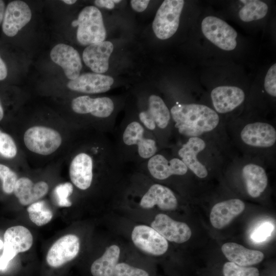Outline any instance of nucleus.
I'll use <instances>...</instances> for the list:
<instances>
[{
  "instance_id": "obj_9",
  "label": "nucleus",
  "mask_w": 276,
  "mask_h": 276,
  "mask_svg": "<svg viewBox=\"0 0 276 276\" xmlns=\"http://www.w3.org/2000/svg\"><path fill=\"white\" fill-rule=\"evenodd\" d=\"M32 13L29 6L21 1L10 2L5 10L2 30L5 35L13 37L31 20Z\"/></svg>"
},
{
  "instance_id": "obj_35",
  "label": "nucleus",
  "mask_w": 276,
  "mask_h": 276,
  "mask_svg": "<svg viewBox=\"0 0 276 276\" xmlns=\"http://www.w3.org/2000/svg\"><path fill=\"white\" fill-rule=\"evenodd\" d=\"M264 88L266 92L273 97L276 96V64H273L268 70L264 81Z\"/></svg>"
},
{
  "instance_id": "obj_20",
  "label": "nucleus",
  "mask_w": 276,
  "mask_h": 276,
  "mask_svg": "<svg viewBox=\"0 0 276 276\" xmlns=\"http://www.w3.org/2000/svg\"><path fill=\"white\" fill-rule=\"evenodd\" d=\"M140 204L144 209H151L157 205L160 210L171 211L176 209L177 200L169 188L159 184H154L143 196Z\"/></svg>"
},
{
  "instance_id": "obj_31",
  "label": "nucleus",
  "mask_w": 276,
  "mask_h": 276,
  "mask_svg": "<svg viewBox=\"0 0 276 276\" xmlns=\"http://www.w3.org/2000/svg\"><path fill=\"white\" fill-rule=\"evenodd\" d=\"M0 179L2 181L3 191L8 194L14 191L18 179L16 174L8 167L0 164Z\"/></svg>"
},
{
  "instance_id": "obj_23",
  "label": "nucleus",
  "mask_w": 276,
  "mask_h": 276,
  "mask_svg": "<svg viewBox=\"0 0 276 276\" xmlns=\"http://www.w3.org/2000/svg\"><path fill=\"white\" fill-rule=\"evenodd\" d=\"M148 169L154 178L159 180L165 179L172 175H182L188 171V168L180 159L174 158L168 160L159 154L150 158Z\"/></svg>"
},
{
  "instance_id": "obj_28",
  "label": "nucleus",
  "mask_w": 276,
  "mask_h": 276,
  "mask_svg": "<svg viewBox=\"0 0 276 276\" xmlns=\"http://www.w3.org/2000/svg\"><path fill=\"white\" fill-rule=\"evenodd\" d=\"M244 4L239 12L240 18L243 21L249 22L259 20L265 17L268 11L267 5L261 1H240Z\"/></svg>"
},
{
  "instance_id": "obj_8",
  "label": "nucleus",
  "mask_w": 276,
  "mask_h": 276,
  "mask_svg": "<svg viewBox=\"0 0 276 276\" xmlns=\"http://www.w3.org/2000/svg\"><path fill=\"white\" fill-rule=\"evenodd\" d=\"M80 250V240L75 235L67 234L58 239L49 249L46 257L48 264L58 268L73 260Z\"/></svg>"
},
{
  "instance_id": "obj_42",
  "label": "nucleus",
  "mask_w": 276,
  "mask_h": 276,
  "mask_svg": "<svg viewBox=\"0 0 276 276\" xmlns=\"http://www.w3.org/2000/svg\"><path fill=\"white\" fill-rule=\"evenodd\" d=\"M62 2L68 5H73L76 2V0H63Z\"/></svg>"
},
{
  "instance_id": "obj_15",
  "label": "nucleus",
  "mask_w": 276,
  "mask_h": 276,
  "mask_svg": "<svg viewBox=\"0 0 276 276\" xmlns=\"http://www.w3.org/2000/svg\"><path fill=\"white\" fill-rule=\"evenodd\" d=\"M211 97L215 110L225 113L240 105L245 99V94L238 87L220 86L212 90Z\"/></svg>"
},
{
  "instance_id": "obj_40",
  "label": "nucleus",
  "mask_w": 276,
  "mask_h": 276,
  "mask_svg": "<svg viewBox=\"0 0 276 276\" xmlns=\"http://www.w3.org/2000/svg\"><path fill=\"white\" fill-rule=\"evenodd\" d=\"M5 12V5L3 1L0 0V24L3 20Z\"/></svg>"
},
{
  "instance_id": "obj_2",
  "label": "nucleus",
  "mask_w": 276,
  "mask_h": 276,
  "mask_svg": "<svg viewBox=\"0 0 276 276\" xmlns=\"http://www.w3.org/2000/svg\"><path fill=\"white\" fill-rule=\"evenodd\" d=\"M78 26L77 39L82 45H89L104 41L106 36L102 13L96 7H85L80 12L78 19L72 22Z\"/></svg>"
},
{
  "instance_id": "obj_21",
  "label": "nucleus",
  "mask_w": 276,
  "mask_h": 276,
  "mask_svg": "<svg viewBox=\"0 0 276 276\" xmlns=\"http://www.w3.org/2000/svg\"><path fill=\"white\" fill-rule=\"evenodd\" d=\"M93 163L91 157L85 153L76 155L69 169L72 183L78 188L85 190L89 188L93 180Z\"/></svg>"
},
{
  "instance_id": "obj_12",
  "label": "nucleus",
  "mask_w": 276,
  "mask_h": 276,
  "mask_svg": "<svg viewBox=\"0 0 276 276\" xmlns=\"http://www.w3.org/2000/svg\"><path fill=\"white\" fill-rule=\"evenodd\" d=\"M241 139L247 145L260 148L273 146L276 141V130L270 124L255 122L245 125L241 131Z\"/></svg>"
},
{
  "instance_id": "obj_19",
  "label": "nucleus",
  "mask_w": 276,
  "mask_h": 276,
  "mask_svg": "<svg viewBox=\"0 0 276 276\" xmlns=\"http://www.w3.org/2000/svg\"><path fill=\"white\" fill-rule=\"evenodd\" d=\"M245 208V203L239 199H231L218 202L211 210V223L216 228H222L241 214Z\"/></svg>"
},
{
  "instance_id": "obj_1",
  "label": "nucleus",
  "mask_w": 276,
  "mask_h": 276,
  "mask_svg": "<svg viewBox=\"0 0 276 276\" xmlns=\"http://www.w3.org/2000/svg\"><path fill=\"white\" fill-rule=\"evenodd\" d=\"M170 112L178 132L190 137H198L212 131L219 122L217 112L202 104L175 105L172 107Z\"/></svg>"
},
{
  "instance_id": "obj_13",
  "label": "nucleus",
  "mask_w": 276,
  "mask_h": 276,
  "mask_svg": "<svg viewBox=\"0 0 276 276\" xmlns=\"http://www.w3.org/2000/svg\"><path fill=\"white\" fill-rule=\"evenodd\" d=\"M113 79L109 76L95 73H87L70 80L67 87L73 91L86 94L104 93L109 90L113 83Z\"/></svg>"
},
{
  "instance_id": "obj_3",
  "label": "nucleus",
  "mask_w": 276,
  "mask_h": 276,
  "mask_svg": "<svg viewBox=\"0 0 276 276\" xmlns=\"http://www.w3.org/2000/svg\"><path fill=\"white\" fill-rule=\"evenodd\" d=\"M60 133L44 126H33L24 135V142L30 151L41 155H48L55 152L62 144Z\"/></svg>"
},
{
  "instance_id": "obj_16",
  "label": "nucleus",
  "mask_w": 276,
  "mask_h": 276,
  "mask_svg": "<svg viewBox=\"0 0 276 276\" xmlns=\"http://www.w3.org/2000/svg\"><path fill=\"white\" fill-rule=\"evenodd\" d=\"M139 118L143 124L150 130H154L156 125L164 129L169 124L170 112L160 97L152 95L149 98L148 109L140 112Z\"/></svg>"
},
{
  "instance_id": "obj_34",
  "label": "nucleus",
  "mask_w": 276,
  "mask_h": 276,
  "mask_svg": "<svg viewBox=\"0 0 276 276\" xmlns=\"http://www.w3.org/2000/svg\"><path fill=\"white\" fill-rule=\"evenodd\" d=\"M113 276H150L145 270L133 266L126 263H118L116 266Z\"/></svg>"
},
{
  "instance_id": "obj_6",
  "label": "nucleus",
  "mask_w": 276,
  "mask_h": 276,
  "mask_svg": "<svg viewBox=\"0 0 276 276\" xmlns=\"http://www.w3.org/2000/svg\"><path fill=\"white\" fill-rule=\"evenodd\" d=\"M204 36L212 43L225 51H232L237 45L236 31L222 19L213 16L205 17L201 22Z\"/></svg>"
},
{
  "instance_id": "obj_4",
  "label": "nucleus",
  "mask_w": 276,
  "mask_h": 276,
  "mask_svg": "<svg viewBox=\"0 0 276 276\" xmlns=\"http://www.w3.org/2000/svg\"><path fill=\"white\" fill-rule=\"evenodd\" d=\"M183 0H165L157 11L152 23L156 36L162 40L172 37L178 29Z\"/></svg>"
},
{
  "instance_id": "obj_38",
  "label": "nucleus",
  "mask_w": 276,
  "mask_h": 276,
  "mask_svg": "<svg viewBox=\"0 0 276 276\" xmlns=\"http://www.w3.org/2000/svg\"><path fill=\"white\" fill-rule=\"evenodd\" d=\"M121 1L118 0H97L95 1V4L100 7H104L107 9H112L114 3H119Z\"/></svg>"
},
{
  "instance_id": "obj_22",
  "label": "nucleus",
  "mask_w": 276,
  "mask_h": 276,
  "mask_svg": "<svg viewBox=\"0 0 276 276\" xmlns=\"http://www.w3.org/2000/svg\"><path fill=\"white\" fill-rule=\"evenodd\" d=\"M144 130L137 122L130 123L126 127L123 135L124 143L129 146L137 145L138 153L143 158H148L155 155L157 151L155 141L144 137Z\"/></svg>"
},
{
  "instance_id": "obj_24",
  "label": "nucleus",
  "mask_w": 276,
  "mask_h": 276,
  "mask_svg": "<svg viewBox=\"0 0 276 276\" xmlns=\"http://www.w3.org/2000/svg\"><path fill=\"white\" fill-rule=\"evenodd\" d=\"M49 191L48 183L40 181L35 183L28 177L17 179L13 192L22 205H30L44 196Z\"/></svg>"
},
{
  "instance_id": "obj_11",
  "label": "nucleus",
  "mask_w": 276,
  "mask_h": 276,
  "mask_svg": "<svg viewBox=\"0 0 276 276\" xmlns=\"http://www.w3.org/2000/svg\"><path fill=\"white\" fill-rule=\"evenodd\" d=\"M52 60L61 66L66 77L71 80L79 75L82 67L79 53L73 47L64 43H59L51 50Z\"/></svg>"
},
{
  "instance_id": "obj_36",
  "label": "nucleus",
  "mask_w": 276,
  "mask_h": 276,
  "mask_svg": "<svg viewBox=\"0 0 276 276\" xmlns=\"http://www.w3.org/2000/svg\"><path fill=\"white\" fill-rule=\"evenodd\" d=\"M272 230V227L271 225L268 223H265L261 225L255 231L251 237L255 241H262L270 235Z\"/></svg>"
},
{
  "instance_id": "obj_10",
  "label": "nucleus",
  "mask_w": 276,
  "mask_h": 276,
  "mask_svg": "<svg viewBox=\"0 0 276 276\" xmlns=\"http://www.w3.org/2000/svg\"><path fill=\"white\" fill-rule=\"evenodd\" d=\"M151 226L167 240L177 243L188 241L192 235L186 223L175 221L165 214L156 215Z\"/></svg>"
},
{
  "instance_id": "obj_41",
  "label": "nucleus",
  "mask_w": 276,
  "mask_h": 276,
  "mask_svg": "<svg viewBox=\"0 0 276 276\" xmlns=\"http://www.w3.org/2000/svg\"><path fill=\"white\" fill-rule=\"evenodd\" d=\"M4 117V110L3 108L2 107L1 102L0 100V121L3 119Z\"/></svg>"
},
{
  "instance_id": "obj_17",
  "label": "nucleus",
  "mask_w": 276,
  "mask_h": 276,
  "mask_svg": "<svg viewBox=\"0 0 276 276\" xmlns=\"http://www.w3.org/2000/svg\"><path fill=\"white\" fill-rule=\"evenodd\" d=\"M71 106L76 113H90L98 118L109 117L114 109L113 103L109 98H91L87 96H79L74 99Z\"/></svg>"
},
{
  "instance_id": "obj_39",
  "label": "nucleus",
  "mask_w": 276,
  "mask_h": 276,
  "mask_svg": "<svg viewBox=\"0 0 276 276\" xmlns=\"http://www.w3.org/2000/svg\"><path fill=\"white\" fill-rule=\"evenodd\" d=\"M7 66L0 56V81L7 77Z\"/></svg>"
},
{
  "instance_id": "obj_18",
  "label": "nucleus",
  "mask_w": 276,
  "mask_h": 276,
  "mask_svg": "<svg viewBox=\"0 0 276 276\" xmlns=\"http://www.w3.org/2000/svg\"><path fill=\"white\" fill-rule=\"evenodd\" d=\"M205 148V143L198 137H191L178 151L181 160L193 173L200 178H205L208 170L197 158L198 154Z\"/></svg>"
},
{
  "instance_id": "obj_32",
  "label": "nucleus",
  "mask_w": 276,
  "mask_h": 276,
  "mask_svg": "<svg viewBox=\"0 0 276 276\" xmlns=\"http://www.w3.org/2000/svg\"><path fill=\"white\" fill-rule=\"evenodd\" d=\"M73 187L70 182L61 183L54 189V193L57 204L60 207H70L72 202L68 197L72 194Z\"/></svg>"
},
{
  "instance_id": "obj_29",
  "label": "nucleus",
  "mask_w": 276,
  "mask_h": 276,
  "mask_svg": "<svg viewBox=\"0 0 276 276\" xmlns=\"http://www.w3.org/2000/svg\"><path fill=\"white\" fill-rule=\"evenodd\" d=\"M31 221L37 226H41L49 223L53 218V213L44 201H37L27 208Z\"/></svg>"
},
{
  "instance_id": "obj_30",
  "label": "nucleus",
  "mask_w": 276,
  "mask_h": 276,
  "mask_svg": "<svg viewBox=\"0 0 276 276\" xmlns=\"http://www.w3.org/2000/svg\"><path fill=\"white\" fill-rule=\"evenodd\" d=\"M224 276H259L256 267L241 266L231 262H226L223 267Z\"/></svg>"
},
{
  "instance_id": "obj_27",
  "label": "nucleus",
  "mask_w": 276,
  "mask_h": 276,
  "mask_svg": "<svg viewBox=\"0 0 276 276\" xmlns=\"http://www.w3.org/2000/svg\"><path fill=\"white\" fill-rule=\"evenodd\" d=\"M120 249L116 245L107 248L103 255L91 264L93 276H113L116 265L119 263Z\"/></svg>"
},
{
  "instance_id": "obj_26",
  "label": "nucleus",
  "mask_w": 276,
  "mask_h": 276,
  "mask_svg": "<svg viewBox=\"0 0 276 276\" xmlns=\"http://www.w3.org/2000/svg\"><path fill=\"white\" fill-rule=\"evenodd\" d=\"M242 176L250 197H259L266 188L268 178L263 167L255 164H247L242 168Z\"/></svg>"
},
{
  "instance_id": "obj_37",
  "label": "nucleus",
  "mask_w": 276,
  "mask_h": 276,
  "mask_svg": "<svg viewBox=\"0 0 276 276\" xmlns=\"http://www.w3.org/2000/svg\"><path fill=\"white\" fill-rule=\"evenodd\" d=\"M149 2V0H132L130 4L133 10L141 12L147 8Z\"/></svg>"
},
{
  "instance_id": "obj_33",
  "label": "nucleus",
  "mask_w": 276,
  "mask_h": 276,
  "mask_svg": "<svg viewBox=\"0 0 276 276\" xmlns=\"http://www.w3.org/2000/svg\"><path fill=\"white\" fill-rule=\"evenodd\" d=\"M17 153V147L12 137L0 130V154L5 157L12 158Z\"/></svg>"
},
{
  "instance_id": "obj_25",
  "label": "nucleus",
  "mask_w": 276,
  "mask_h": 276,
  "mask_svg": "<svg viewBox=\"0 0 276 276\" xmlns=\"http://www.w3.org/2000/svg\"><path fill=\"white\" fill-rule=\"evenodd\" d=\"M221 250L229 262L241 266L258 264L264 258L262 252L247 248L234 242L224 243L221 246Z\"/></svg>"
},
{
  "instance_id": "obj_7",
  "label": "nucleus",
  "mask_w": 276,
  "mask_h": 276,
  "mask_svg": "<svg viewBox=\"0 0 276 276\" xmlns=\"http://www.w3.org/2000/svg\"><path fill=\"white\" fill-rule=\"evenodd\" d=\"M131 239L138 248L149 255H162L168 248L167 240L153 228L145 225L135 226Z\"/></svg>"
},
{
  "instance_id": "obj_43",
  "label": "nucleus",
  "mask_w": 276,
  "mask_h": 276,
  "mask_svg": "<svg viewBox=\"0 0 276 276\" xmlns=\"http://www.w3.org/2000/svg\"><path fill=\"white\" fill-rule=\"evenodd\" d=\"M3 247V242L0 239V249Z\"/></svg>"
},
{
  "instance_id": "obj_14",
  "label": "nucleus",
  "mask_w": 276,
  "mask_h": 276,
  "mask_svg": "<svg viewBox=\"0 0 276 276\" xmlns=\"http://www.w3.org/2000/svg\"><path fill=\"white\" fill-rule=\"evenodd\" d=\"M113 49V44L108 41L90 44L83 51V60L94 73H104L108 69L109 58Z\"/></svg>"
},
{
  "instance_id": "obj_5",
  "label": "nucleus",
  "mask_w": 276,
  "mask_h": 276,
  "mask_svg": "<svg viewBox=\"0 0 276 276\" xmlns=\"http://www.w3.org/2000/svg\"><path fill=\"white\" fill-rule=\"evenodd\" d=\"M33 236L26 227L16 225L8 228L4 235L3 251L0 257V270H5L18 253L28 250L33 244Z\"/></svg>"
}]
</instances>
